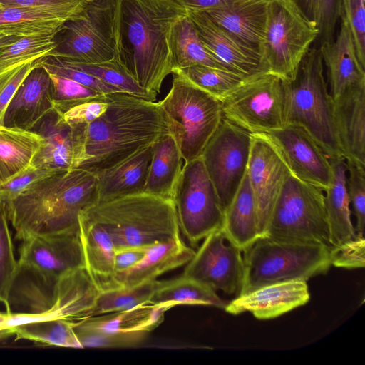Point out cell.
Masks as SVG:
<instances>
[{
  "instance_id": "obj_40",
  "label": "cell",
  "mask_w": 365,
  "mask_h": 365,
  "mask_svg": "<svg viewBox=\"0 0 365 365\" xmlns=\"http://www.w3.org/2000/svg\"><path fill=\"white\" fill-rule=\"evenodd\" d=\"M66 61L101 81L118 88L125 93L136 96L145 100L156 101L158 95L139 86L117 58L99 63H82L69 61Z\"/></svg>"
},
{
  "instance_id": "obj_12",
  "label": "cell",
  "mask_w": 365,
  "mask_h": 365,
  "mask_svg": "<svg viewBox=\"0 0 365 365\" xmlns=\"http://www.w3.org/2000/svg\"><path fill=\"white\" fill-rule=\"evenodd\" d=\"M173 200L180 230L192 246L221 228L224 210L200 156L183 165Z\"/></svg>"
},
{
  "instance_id": "obj_25",
  "label": "cell",
  "mask_w": 365,
  "mask_h": 365,
  "mask_svg": "<svg viewBox=\"0 0 365 365\" xmlns=\"http://www.w3.org/2000/svg\"><path fill=\"white\" fill-rule=\"evenodd\" d=\"M195 253L181 237L153 244L147 247L138 264L116 274V283L119 288H130L156 280L164 273L187 264Z\"/></svg>"
},
{
  "instance_id": "obj_39",
  "label": "cell",
  "mask_w": 365,
  "mask_h": 365,
  "mask_svg": "<svg viewBox=\"0 0 365 365\" xmlns=\"http://www.w3.org/2000/svg\"><path fill=\"white\" fill-rule=\"evenodd\" d=\"M161 281L154 280L133 287L118 288L100 292L96 300L93 317L125 311L148 304Z\"/></svg>"
},
{
  "instance_id": "obj_49",
  "label": "cell",
  "mask_w": 365,
  "mask_h": 365,
  "mask_svg": "<svg viewBox=\"0 0 365 365\" xmlns=\"http://www.w3.org/2000/svg\"><path fill=\"white\" fill-rule=\"evenodd\" d=\"M60 171L63 170L30 165L11 179L0 182V201L6 204L38 181Z\"/></svg>"
},
{
  "instance_id": "obj_16",
  "label": "cell",
  "mask_w": 365,
  "mask_h": 365,
  "mask_svg": "<svg viewBox=\"0 0 365 365\" xmlns=\"http://www.w3.org/2000/svg\"><path fill=\"white\" fill-rule=\"evenodd\" d=\"M21 241L19 266L45 279H58L84 267L79 228L31 236Z\"/></svg>"
},
{
  "instance_id": "obj_18",
  "label": "cell",
  "mask_w": 365,
  "mask_h": 365,
  "mask_svg": "<svg viewBox=\"0 0 365 365\" xmlns=\"http://www.w3.org/2000/svg\"><path fill=\"white\" fill-rule=\"evenodd\" d=\"M290 174L270 140L252 134L247 175L255 200L260 237H264L275 202Z\"/></svg>"
},
{
  "instance_id": "obj_26",
  "label": "cell",
  "mask_w": 365,
  "mask_h": 365,
  "mask_svg": "<svg viewBox=\"0 0 365 365\" xmlns=\"http://www.w3.org/2000/svg\"><path fill=\"white\" fill-rule=\"evenodd\" d=\"M270 1L230 0L204 12L220 27L259 48L264 38Z\"/></svg>"
},
{
  "instance_id": "obj_22",
  "label": "cell",
  "mask_w": 365,
  "mask_h": 365,
  "mask_svg": "<svg viewBox=\"0 0 365 365\" xmlns=\"http://www.w3.org/2000/svg\"><path fill=\"white\" fill-rule=\"evenodd\" d=\"M333 113L345 160L365 165V80L333 99Z\"/></svg>"
},
{
  "instance_id": "obj_10",
  "label": "cell",
  "mask_w": 365,
  "mask_h": 365,
  "mask_svg": "<svg viewBox=\"0 0 365 365\" xmlns=\"http://www.w3.org/2000/svg\"><path fill=\"white\" fill-rule=\"evenodd\" d=\"M288 82L274 73L247 76L220 103L222 118L252 134L266 133L287 124Z\"/></svg>"
},
{
  "instance_id": "obj_55",
  "label": "cell",
  "mask_w": 365,
  "mask_h": 365,
  "mask_svg": "<svg viewBox=\"0 0 365 365\" xmlns=\"http://www.w3.org/2000/svg\"><path fill=\"white\" fill-rule=\"evenodd\" d=\"M187 11H205L219 8L230 0H175Z\"/></svg>"
},
{
  "instance_id": "obj_56",
  "label": "cell",
  "mask_w": 365,
  "mask_h": 365,
  "mask_svg": "<svg viewBox=\"0 0 365 365\" xmlns=\"http://www.w3.org/2000/svg\"><path fill=\"white\" fill-rule=\"evenodd\" d=\"M21 36H6L4 37H2L0 38V49L7 46L9 45H11L18 40H19Z\"/></svg>"
},
{
  "instance_id": "obj_58",
  "label": "cell",
  "mask_w": 365,
  "mask_h": 365,
  "mask_svg": "<svg viewBox=\"0 0 365 365\" xmlns=\"http://www.w3.org/2000/svg\"><path fill=\"white\" fill-rule=\"evenodd\" d=\"M294 1L301 7V9H302V11L304 12L307 9V8L310 2V0H294Z\"/></svg>"
},
{
  "instance_id": "obj_2",
  "label": "cell",
  "mask_w": 365,
  "mask_h": 365,
  "mask_svg": "<svg viewBox=\"0 0 365 365\" xmlns=\"http://www.w3.org/2000/svg\"><path fill=\"white\" fill-rule=\"evenodd\" d=\"M186 14L175 0H115L117 59L150 92L158 95L172 73L168 35Z\"/></svg>"
},
{
  "instance_id": "obj_15",
  "label": "cell",
  "mask_w": 365,
  "mask_h": 365,
  "mask_svg": "<svg viewBox=\"0 0 365 365\" xmlns=\"http://www.w3.org/2000/svg\"><path fill=\"white\" fill-rule=\"evenodd\" d=\"M99 292L84 267L70 272L57 279L52 302L46 310L38 314L9 313L4 336L11 327L37 321L61 319L76 327L93 317Z\"/></svg>"
},
{
  "instance_id": "obj_43",
  "label": "cell",
  "mask_w": 365,
  "mask_h": 365,
  "mask_svg": "<svg viewBox=\"0 0 365 365\" xmlns=\"http://www.w3.org/2000/svg\"><path fill=\"white\" fill-rule=\"evenodd\" d=\"M53 84L54 109L62 114L80 104L103 101L107 94H103L73 80L49 73Z\"/></svg>"
},
{
  "instance_id": "obj_59",
  "label": "cell",
  "mask_w": 365,
  "mask_h": 365,
  "mask_svg": "<svg viewBox=\"0 0 365 365\" xmlns=\"http://www.w3.org/2000/svg\"><path fill=\"white\" fill-rule=\"evenodd\" d=\"M4 36H5V35H4V34L0 33V38H2V37H4Z\"/></svg>"
},
{
  "instance_id": "obj_7",
  "label": "cell",
  "mask_w": 365,
  "mask_h": 365,
  "mask_svg": "<svg viewBox=\"0 0 365 365\" xmlns=\"http://www.w3.org/2000/svg\"><path fill=\"white\" fill-rule=\"evenodd\" d=\"M170 90L159 101L169 132L175 137L185 163L200 157L218 128L220 101L178 73Z\"/></svg>"
},
{
  "instance_id": "obj_33",
  "label": "cell",
  "mask_w": 365,
  "mask_h": 365,
  "mask_svg": "<svg viewBox=\"0 0 365 365\" xmlns=\"http://www.w3.org/2000/svg\"><path fill=\"white\" fill-rule=\"evenodd\" d=\"M170 308L145 304L125 311L93 317L76 327L103 332L150 333L162 323L165 312Z\"/></svg>"
},
{
  "instance_id": "obj_4",
  "label": "cell",
  "mask_w": 365,
  "mask_h": 365,
  "mask_svg": "<svg viewBox=\"0 0 365 365\" xmlns=\"http://www.w3.org/2000/svg\"><path fill=\"white\" fill-rule=\"evenodd\" d=\"M81 212L107 231L115 250L146 247L180 237L173 200L148 193L96 202Z\"/></svg>"
},
{
  "instance_id": "obj_36",
  "label": "cell",
  "mask_w": 365,
  "mask_h": 365,
  "mask_svg": "<svg viewBox=\"0 0 365 365\" xmlns=\"http://www.w3.org/2000/svg\"><path fill=\"white\" fill-rule=\"evenodd\" d=\"M227 303L217 294L216 291L182 275L171 280L161 281L150 300V304L171 308L178 304H191L213 306L224 309Z\"/></svg>"
},
{
  "instance_id": "obj_42",
  "label": "cell",
  "mask_w": 365,
  "mask_h": 365,
  "mask_svg": "<svg viewBox=\"0 0 365 365\" xmlns=\"http://www.w3.org/2000/svg\"><path fill=\"white\" fill-rule=\"evenodd\" d=\"M9 218L4 202L0 201V302L11 313L9 296L19 271L14 253Z\"/></svg>"
},
{
  "instance_id": "obj_8",
  "label": "cell",
  "mask_w": 365,
  "mask_h": 365,
  "mask_svg": "<svg viewBox=\"0 0 365 365\" xmlns=\"http://www.w3.org/2000/svg\"><path fill=\"white\" fill-rule=\"evenodd\" d=\"M264 237L330 247L324 190L289 174L272 209Z\"/></svg>"
},
{
  "instance_id": "obj_27",
  "label": "cell",
  "mask_w": 365,
  "mask_h": 365,
  "mask_svg": "<svg viewBox=\"0 0 365 365\" xmlns=\"http://www.w3.org/2000/svg\"><path fill=\"white\" fill-rule=\"evenodd\" d=\"M151 155L150 145L96 174L98 202L143 192Z\"/></svg>"
},
{
  "instance_id": "obj_31",
  "label": "cell",
  "mask_w": 365,
  "mask_h": 365,
  "mask_svg": "<svg viewBox=\"0 0 365 365\" xmlns=\"http://www.w3.org/2000/svg\"><path fill=\"white\" fill-rule=\"evenodd\" d=\"M333 176L324 192V202L329 232L330 247L344 244L356 236L351 220V207L346 187V160L329 158Z\"/></svg>"
},
{
  "instance_id": "obj_20",
  "label": "cell",
  "mask_w": 365,
  "mask_h": 365,
  "mask_svg": "<svg viewBox=\"0 0 365 365\" xmlns=\"http://www.w3.org/2000/svg\"><path fill=\"white\" fill-rule=\"evenodd\" d=\"M309 299L307 281L284 282L237 296L224 309L234 315L250 312L258 319H270L304 305Z\"/></svg>"
},
{
  "instance_id": "obj_41",
  "label": "cell",
  "mask_w": 365,
  "mask_h": 365,
  "mask_svg": "<svg viewBox=\"0 0 365 365\" xmlns=\"http://www.w3.org/2000/svg\"><path fill=\"white\" fill-rule=\"evenodd\" d=\"M54 37H22L0 49V75L24 63L45 56L55 48Z\"/></svg>"
},
{
  "instance_id": "obj_23",
  "label": "cell",
  "mask_w": 365,
  "mask_h": 365,
  "mask_svg": "<svg viewBox=\"0 0 365 365\" xmlns=\"http://www.w3.org/2000/svg\"><path fill=\"white\" fill-rule=\"evenodd\" d=\"M79 235L84 268L100 292L118 289L115 281V247L107 231L81 212Z\"/></svg>"
},
{
  "instance_id": "obj_52",
  "label": "cell",
  "mask_w": 365,
  "mask_h": 365,
  "mask_svg": "<svg viewBox=\"0 0 365 365\" xmlns=\"http://www.w3.org/2000/svg\"><path fill=\"white\" fill-rule=\"evenodd\" d=\"M38 59L17 66L0 75V126L4 124V113L9 102Z\"/></svg>"
},
{
  "instance_id": "obj_1",
  "label": "cell",
  "mask_w": 365,
  "mask_h": 365,
  "mask_svg": "<svg viewBox=\"0 0 365 365\" xmlns=\"http://www.w3.org/2000/svg\"><path fill=\"white\" fill-rule=\"evenodd\" d=\"M107 95L108 106L103 115L89 123L71 126V169L97 174L169 132L159 102L125 92Z\"/></svg>"
},
{
  "instance_id": "obj_53",
  "label": "cell",
  "mask_w": 365,
  "mask_h": 365,
  "mask_svg": "<svg viewBox=\"0 0 365 365\" xmlns=\"http://www.w3.org/2000/svg\"><path fill=\"white\" fill-rule=\"evenodd\" d=\"M108 106V95L105 100L93 101L76 106L63 113V117L71 126L87 124L98 118Z\"/></svg>"
},
{
  "instance_id": "obj_35",
  "label": "cell",
  "mask_w": 365,
  "mask_h": 365,
  "mask_svg": "<svg viewBox=\"0 0 365 365\" xmlns=\"http://www.w3.org/2000/svg\"><path fill=\"white\" fill-rule=\"evenodd\" d=\"M66 21L43 10L0 6V33L5 36L55 37Z\"/></svg>"
},
{
  "instance_id": "obj_34",
  "label": "cell",
  "mask_w": 365,
  "mask_h": 365,
  "mask_svg": "<svg viewBox=\"0 0 365 365\" xmlns=\"http://www.w3.org/2000/svg\"><path fill=\"white\" fill-rule=\"evenodd\" d=\"M43 143L42 137L32 130L1 125L0 182L27 168Z\"/></svg>"
},
{
  "instance_id": "obj_30",
  "label": "cell",
  "mask_w": 365,
  "mask_h": 365,
  "mask_svg": "<svg viewBox=\"0 0 365 365\" xmlns=\"http://www.w3.org/2000/svg\"><path fill=\"white\" fill-rule=\"evenodd\" d=\"M143 192L173 200L182 169V157L175 137L168 132L152 145Z\"/></svg>"
},
{
  "instance_id": "obj_44",
  "label": "cell",
  "mask_w": 365,
  "mask_h": 365,
  "mask_svg": "<svg viewBox=\"0 0 365 365\" xmlns=\"http://www.w3.org/2000/svg\"><path fill=\"white\" fill-rule=\"evenodd\" d=\"M343 1L310 0L304 13L318 29L319 44L334 41L336 23L343 14Z\"/></svg>"
},
{
  "instance_id": "obj_37",
  "label": "cell",
  "mask_w": 365,
  "mask_h": 365,
  "mask_svg": "<svg viewBox=\"0 0 365 365\" xmlns=\"http://www.w3.org/2000/svg\"><path fill=\"white\" fill-rule=\"evenodd\" d=\"M14 334L17 339H27L46 345L82 349L74 331V326L64 320L53 319L26 323L10 328L7 336Z\"/></svg>"
},
{
  "instance_id": "obj_11",
  "label": "cell",
  "mask_w": 365,
  "mask_h": 365,
  "mask_svg": "<svg viewBox=\"0 0 365 365\" xmlns=\"http://www.w3.org/2000/svg\"><path fill=\"white\" fill-rule=\"evenodd\" d=\"M115 11V0H87L83 15L65 22L48 55L82 63L116 59Z\"/></svg>"
},
{
  "instance_id": "obj_13",
  "label": "cell",
  "mask_w": 365,
  "mask_h": 365,
  "mask_svg": "<svg viewBox=\"0 0 365 365\" xmlns=\"http://www.w3.org/2000/svg\"><path fill=\"white\" fill-rule=\"evenodd\" d=\"M252 134L222 118L200 155L223 210L247 172Z\"/></svg>"
},
{
  "instance_id": "obj_21",
  "label": "cell",
  "mask_w": 365,
  "mask_h": 365,
  "mask_svg": "<svg viewBox=\"0 0 365 365\" xmlns=\"http://www.w3.org/2000/svg\"><path fill=\"white\" fill-rule=\"evenodd\" d=\"M53 110L52 81L49 73L37 62L9 102L3 125L31 130Z\"/></svg>"
},
{
  "instance_id": "obj_47",
  "label": "cell",
  "mask_w": 365,
  "mask_h": 365,
  "mask_svg": "<svg viewBox=\"0 0 365 365\" xmlns=\"http://www.w3.org/2000/svg\"><path fill=\"white\" fill-rule=\"evenodd\" d=\"M75 333L83 348H128L139 346L147 338L148 333L103 332L74 327Z\"/></svg>"
},
{
  "instance_id": "obj_51",
  "label": "cell",
  "mask_w": 365,
  "mask_h": 365,
  "mask_svg": "<svg viewBox=\"0 0 365 365\" xmlns=\"http://www.w3.org/2000/svg\"><path fill=\"white\" fill-rule=\"evenodd\" d=\"M331 264L345 269L364 268L365 266L364 236H356L338 246L330 247Z\"/></svg>"
},
{
  "instance_id": "obj_46",
  "label": "cell",
  "mask_w": 365,
  "mask_h": 365,
  "mask_svg": "<svg viewBox=\"0 0 365 365\" xmlns=\"http://www.w3.org/2000/svg\"><path fill=\"white\" fill-rule=\"evenodd\" d=\"M38 63L49 73L73 80L103 94L123 92L118 88L101 81L56 56L46 55L40 58Z\"/></svg>"
},
{
  "instance_id": "obj_17",
  "label": "cell",
  "mask_w": 365,
  "mask_h": 365,
  "mask_svg": "<svg viewBox=\"0 0 365 365\" xmlns=\"http://www.w3.org/2000/svg\"><path fill=\"white\" fill-rule=\"evenodd\" d=\"M276 147L291 175L324 191L333 176L328 156L302 127L286 124L262 133Z\"/></svg>"
},
{
  "instance_id": "obj_54",
  "label": "cell",
  "mask_w": 365,
  "mask_h": 365,
  "mask_svg": "<svg viewBox=\"0 0 365 365\" xmlns=\"http://www.w3.org/2000/svg\"><path fill=\"white\" fill-rule=\"evenodd\" d=\"M146 247H127L115 250V269L116 274L138 264L145 256Z\"/></svg>"
},
{
  "instance_id": "obj_9",
  "label": "cell",
  "mask_w": 365,
  "mask_h": 365,
  "mask_svg": "<svg viewBox=\"0 0 365 365\" xmlns=\"http://www.w3.org/2000/svg\"><path fill=\"white\" fill-rule=\"evenodd\" d=\"M319 31L294 0H271L264 38L259 47L264 69L291 80Z\"/></svg>"
},
{
  "instance_id": "obj_29",
  "label": "cell",
  "mask_w": 365,
  "mask_h": 365,
  "mask_svg": "<svg viewBox=\"0 0 365 365\" xmlns=\"http://www.w3.org/2000/svg\"><path fill=\"white\" fill-rule=\"evenodd\" d=\"M221 230L226 240L242 252L260 237L255 200L246 174L224 210Z\"/></svg>"
},
{
  "instance_id": "obj_38",
  "label": "cell",
  "mask_w": 365,
  "mask_h": 365,
  "mask_svg": "<svg viewBox=\"0 0 365 365\" xmlns=\"http://www.w3.org/2000/svg\"><path fill=\"white\" fill-rule=\"evenodd\" d=\"M173 73L182 75L220 101L235 90L247 77L231 71L200 65L175 70Z\"/></svg>"
},
{
  "instance_id": "obj_60",
  "label": "cell",
  "mask_w": 365,
  "mask_h": 365,
  "mask_svg": "<svg viewBox=\"0 0 365 365\" xmlns=\"http://www.w3.org/2000/svg\"></svg>"
},
{
  "instance_id": "obj_45",
  "label": "cell",
  "mask_w": 365,
  "mask_h": 365,
  "mask_svg": "<svg viewBox=\"0 0 365 365\" xmlns=\"http://www.w3.org/2000/svg\"><path fill=\"white\" fill-rule=\"evenodd\" d=\"M346 187L351 211L356 217V235L364 236L365 165L346 160Z\"/></svg>"
},
{
  "instance_id": "obj_32",
  "label": "cell",
  "mask_w": 365,
  "mask_h": 365,
  "mask_svg": "<svg viewBox=\"0 0 365 365\" xmlns=\"http://www.w3.org/2000/svg\"><path fill=\"white\" fill-rule=\"evenodd\" d=\"M168 44L172 72L195 65L230 71L205 47L187 14L170 29Z\"/></svg>"
},
{
  "instance_id": "obj_50",
  "label": "cell",
  "mask_w": 365,
  "mask_h": 365,
  "mask_svg": "<svg viewBox=\"0 0 365 365\" xmlns=\"http://www.w3.org/2000/svg\"><path fill=\"white\" fill-rule=\"evenodd\" d=\"M365 0H344L342 16L351 31L360 64L365 68Z\"/></svg>"
},
{
  "instance_id": "obj_14",
  "label": "cell",
  "mask_w": 365,
  "mask_h": 365,
  "mask_svg": "<svg viewBox=\"0 0 365 365\" xmlns=\"http://www.w3.org/2000/svg\"><path fill=\"white\" fill-rule=\"evenodd\" d=\"M203 240L182 276L215 291L238 296L245 270L242 251L226 240L221 228Z\"/></svg>"
},
{
  "instance_id": "obj_48",
  "label": "cell",
  "mask_w": 365,
  "mask_h": 365,
  "mask_svg": "<svg viewBox=\"0 0 365 365\" xmlns=\"http://www.w3.org/2000/svg\"><path fill=\"white\" fill-rule=\"evenodd\" d=\"M86 2L87 0H0V6L43 10L69 21L83 15Z\"/></svg>"
},
{
  "instance_id": "obj_5",
  "label": "cell",
  "mask_w": 365,
  "mask_h": 365,
  "mask_svg": "<svg viewBox=\"0 0 365 365\" xmlns=\"http://www.w3.org/2000/svg\"><path fill=\"white\" fill-rule=\"evenodd\" d=\"M288 82L287 124L302 127L329 158L344 157L334 119L333 99L319 47H311Z\"/></svg>"
},
{
  "instance_id": "obj_57",
  "label": "cell",
  "mask_w": 365,
  "mask_h": 365,
  "mask_svg": "<svg viewBox=\"0 0 365 365\" xmlns=\"http://www.w3.org/2000/svg\"><path fill=\"white\" fill-rule=\"evenodd\" d=\"M9 313L0 312V336H4V325L7 319Z\"/></svg>"
},
{
  "instance_id": "obj_24",
  "label": "cell",
  "mask_w": 365,
  "mask_h": 365,
  "mask_svg": "<svg viewBox=\"0 0 365 365\" xmlns=\"http://www.w3.org/2000/svg\"><path fill=\"white\" fill-rule=\"evenodd\" d=\"M340 21L334 41L319 46L332 99L348 87L365 80V68L359 61L351 31L342 15Z\"/></svg>"
},
{
  "instance_id": "obj_3",
  "label": "cell",
  "mask_w": 365,
  "mask_h": 365,
  "mask_svg": "<svg viewBox=\"0 0 365 365\" xmlns=\"http://www.w3.org/2000/svg\"><path fill=\"white\" fill-rule=\"evenodd\" d=\"M96 202V175L72 168L43 178L5 205L16 238L23 240L78 229L81 212Z\"/></svg>"
},
{
  "instance_id": "obj_6",
  "label": "cell",
  "mask_w": 365,
  "mask_h": 365,
  "mask_svg": "<svg viewBox=\"0 0 365 365\" xmlns=\"http://www.w3.org/2000/svg\"><path fill=\"white\" fill-rule=\"evenodd\" d=\"M329 250L323 244L283 242L259 237L243 251L245 270L239 295L272 284L307 281L326 274L331 265Z\"/></svg>"
},
{
  "instance_id": "obj_28",
  "label": "cell",
  "mask_w": 365,
  "mask_h": 365,
  "mask_svg": "<svg viewBox=\"0 0 365 365\" xmlns=\"http://www.w3.org/2000/svg\"><path fill=\"white\" fill-rule=\"evenodd\" d=\"M40 135L43 143L31 163L58 170L71 169L73 135L71 126L61 113L54 109L45 115L31 130Z\"/></svg>"
},
{
  "instance_id": "obj_19",
  "label": "cell",
  "mask_w": 365,
  "mask_h": 365,
  "mask_svg": "<svg viewBox=\"0 0 365 365\" xmlns=\"http://www.w3.org/2000/svg\"><path fill=\"white\" fill-rule=\"evenodd\" d=\"M186 11L205 47L230 71L245 76L267 72L257 48L218 26L204 11Z\"/></svg>"
}]
</instances>
